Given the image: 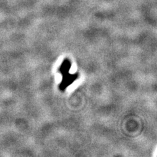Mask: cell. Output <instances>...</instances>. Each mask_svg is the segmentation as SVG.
Listing matches in <instances>:
<instances>
[]
</instances>
